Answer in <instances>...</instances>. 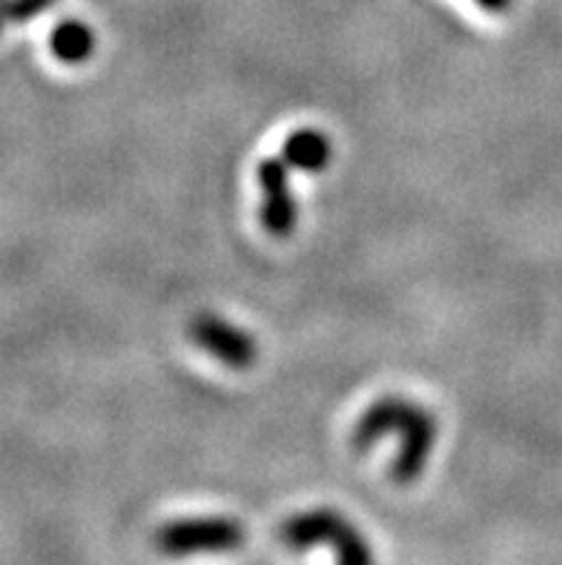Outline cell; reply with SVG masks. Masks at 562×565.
<instances>
[{
  "label": "cell",
  "instance_id": "obj_1",
  "mask_svg": "<svg viewBox=\"0 0 562 565\" xmlns=\"http://www.w3.org/2000/svg\"><path fill=\"white\" fill-rule=\"evenodd\" d=\"M388 434L399 437V454L393 457L391 480L399 486H411L413 480H420L427 468V459L434 454L439 423L420 402L405 399V396H382L362 411L353 425L350 443H353V451L364 454L382 443Z\"/></svg>",
  "mask_w": 562,
  "mask_h": 565
},
{
  "label": "cell",
  "instance_id": "obj_2",
  "mask_svg": "<svg viewBox=\"0 0 562 565\" xmlns=\"http://www.w3.org/2000/svg\"><path fill=\"white\" fill-rule=\"evenodd\" d=\"M278 540L290 552H305L310 545H333L336 565H377L368 537L348 516L333 509L293 514L278 529Z\"/></svg>",
  "mask_w": 562,
  "mask_h": 565
},
{
  "label": "cell",
  "instance_id": "obj_3",
  "mask_svg": "<svg viewBox=\"0 0 562 565\" xmlns=\"http://www.w3.org/2000/svg\"><path fill=\"white\" fill-rule=\"evenodd\" d=\"M247 531L233 516H184L156 531V548L165 557L221 554L242 548Z\"/></svg>",
  "mask_w": 562,
  "mask_h": 565
},
{
  "label": "cell",
  "instance_id": "obj_4",
  "mask_svg": "<svg viewBox=\"0 0 562 565\" xmlns=\"http://www.w3.org/2000/svg\"><path fill=\"white\" fill-rule=\"evenodd\" d=\"M190 339L230 371H250L258 362L256 337L219 313L192 316Z\"/></svg>",
  "mask_w": 562,
  "mask_h": 565
},
{
  "label": "cell",
  "instance_id": "obj_5",
  "mask_svg": "<svg viewBox=\"0 0 562 565\" xmlns=\"http://www.w3.org/2000/svg\"><path fill=\"white\" fill-rule=\"evenodd\" d=\"M285 158H262L256 167V179L262 186V227L267 236L285 242L299 227V201L290 190V175H287Z\"/></svg>",
  "mask_w": 562,
  "mask_h": 565
},
{
  "label": "cell",
  "instance_id": "obj_6",
  "mask_svg": "<svg viewBox=\"0 0 562 565\" xmlns=\"http://www.w3.org/2000/svg\"><path fill=\"white\" fill-rule=\"evenodd\" d=\"M282 158L299 172H325L333 161V143L328 132L316 127H301L285 138Z\"/></svg>",
  "mask_w": 562,
  "mask_h": 565
},
{
  "label": "cell",
  "instance_id": "obj_7",
  "mask_svg": "<svg viewBox=\"0 0 562 565\" xmlns=\"http://www.w3.org/2000/svg\"><path fill=\"white\" fill-rule=\"evenodd\" d=\"M95 38L93 26H86L84 21H61L55 29H52L50 35V46H52V55L61 61V64H70V66H78L84 61L95 55Z\"/></svg>",
  "mask_w": 562,
  "mask_h": 565
},
{
  "label": "cell",
  "instance_id": "obj_8",
  "mask_svg": "<svg viewBox=\"0 0 562 565\" xmlns=\"http://www.w3.org/2000/svg\"><path fill=\"white\" fill-rule=\"evenodd\" d=\"M52 7L55 0H0V32L7 29V23L32 21Z\"/></svg>",
  "mask_w": 562,
  "mask_h": 565
},
{
  "label": "cell",
  "instance_id": "obj_9",
  "mask_svg": "<svg viewBox=\"0 0 562 565\" xmlns=\"http://www.w3.org/2000/svg\"><path fill=\"white\" fill-rule=\"evenodd\" d=\"M474 3L488 14H508L513 7V0H474Z\"/></svg>",
  "mask_w": 562,
  "mask_h": 565
}]
</instances>
